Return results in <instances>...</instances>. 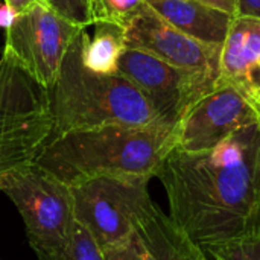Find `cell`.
<instances>
[{"mask_svg": "<svg viewBox=\"0 0 260 260\" xmlns=\"http://www.w3.org/2000/svg\"><path fill=\"white\" fill-rule=\"evenodd\" d=\"M155 178L166 192L171 219L204 251L254 235L260 215V125L242 126L207 151L174 148Z\"/></svg>", "mask_w": 260, "mask_h": 260, "instance_id": "6da1fadb", "label": "cell"}, {"mask_svg": "<svg viewBox=\"0 0 260 260\" xmlns=\"http://www.w3.org/2000/svg\"><path fill=\"white\" fill-rule=\"evenodd\" d=\"M175 145L172 126L108 125L49 139L35 163L67 186L101 175L151 180Z\"/></svg>", "mask_w": 260, "mask_h": 260, "instance_id": "7a4b0ae2", "label": "cell"}, {"mask_svg": "<svg viewBox=\"0 0 260 260\" xmlns=\"http://www.w3.org/2000/svg\"><path fill=\"white\" fill-rule=\"evenodd\" d=\"M84 32L69 47L58 78L47 90L53 117L50 139L108 125H166L148 98L129 79L120 73H94L84 66Z\"/></svg>", "mask_w": 260, "mask_h": 260, "instance_id": "3957f363", "label": "cell"}, {"mask_svg": "<svg viewBox=\"0 0 260 260\" xmlns=\"http://www.w3.org/2000/svg\"><path fill=\"white\" fill-rule=\"evenodd\" d=\"M0 192L17 207L37 260H70L76 219L67 184L34 161L3 174Z\"/></svg>", "mask_w": 260, "mask_h": 260, "instance_id": "277c9868", "label": "cell"}, {"mask_svg": "<svg viewBox=\"0 0 260 260\" xmlns=\"http://www.w3.org/2000/svg\"><path fill=\"white\" fill-rule=\"evenodd\" d=\"M87 26L90 23L85 17L55 0L37 2L8 24L3 55L41 88L49 90L69 47Z\"/></svg>", "mask_w": 260, "mask_h": 260, "instance_id": "5b68a950", "label": "cell"}, {"mask_svg": "<svg viewBox=\"0 0 260 260\" xmlns=\"http://www.w3.org/2000/svg\"><path fill=\"white\" fill-rule=\"evenodd\" d=\"M53 117L47 90L0 58V177L34 163L52 136Z\"/></svg>", "mask_w": 260, "mask_h": 260, "instance_id": "8992f818", "label": "cell"}, {"mask_svg": "<svg viewBox=\"0 0 260 260\" xmlns=\"http://www.w3.org/2000/svg\"><path fill=\"white\" fill-rule=\"evenodd\" d=\"M149 178L101 175L70 184L75 219L105 250L134 235V219L151 200Z\"/></svg>", "mask_w": 260, "mask_h": 260, "instance_id": "52a82bcc", "label": "cell"}, {"mask_svg": "<svg viewBox=\"0 0 260 260\" xmlns=\"http://www.w3.org/2000/svg\"><path fill=\"white\" fill-rule=\"evenodd\" d=\"M119 73L140 88L161 122L174 128L184 113L218 82L216 75L181 69L131 47H125L120 55Z\"/></svg>", "mask_w": 260, "mask_h": 260, "instance_id": "ba28073f", "label": "cell"}, {"mask_svg": "<svg viewBox=\"0 0 260 260\" xmlns=\"http://www.w3.org/2000/svg\"><path fill=\"white\" fill-rule=\"evenodd\" d=\"M259 123L251 104L235 87L216 82L178 122L175 148L187 152L207 151L242 126Z\"/></svg>", "mask_w": 260, "mask_h": 260, "instance_id": "9c48e42d", "label": "cell"}, {"mask_svg": "<svg viewBox=\"0 0 260 260\" xmlns=\"http://www.w3.org/2000/svg\"><path fill=\"white\" fill-rule=\"evenodd\" d=\"M125 47L148 52L172 66L219 76L221 47L178 30L148 3L123 27Z\"/></svg>", "mask_w": 260, "mask_h": 260, "instance_id": "30bf717a", "label": "cell"}, {"mask_svg": "<svg viewBox=\"0 0 260 260\" xmlns=\"http://www.w3.org/2000/svg\"><path fill=\"white\" fill-rule=\"evenodd\" d=\"M218 82L244 94L251 107L260 99V20L235 17L221 47Z\"/></svg>", "mask_w": 260, "mask_h": 260, "instance_id": "8fae6325", "label": "cell"}, {"mask_svg": "<svg viewBox=\"0 0 260 260\" xmlns=\"http://www.w3.org/2000/svg\"><path fill=\"white\" fill-rule=\"evenodd\" d=\"M134 235L145 260H212L152 200L137 213Z\"/></svg>", "mask_w": 260, "mask_h": 260, "instance_id": "7c38bea8", "label": "cell"}, {"mask_svg": "<svg viewBox=\"0 0 260 260\" xmlns=\"http://www.w3.org/2000/svg\"><path fill=\"white\" fill-rule=\"evenodd\" d=\"M146 3L178 30L206 44L222 46L235 18L198 0H146Z\"/></svg>", "mask_w": 260, "mask_h": 260, "instance_id": "4fadbf2b", "label": "cell"}, {"mask_svg": "<svg viewBox=\"0 0 260 260\" xmlns=\"http://www.w3.org/2000/svg\"><path fill=\"white\" fill-rule=\"evenodd\" d=\"M123 49V27L120 26L98 23L94 37H88V34L84 32L82 61L84 66L94 73H119V59Z\"/></svg>", "mask_w": 260, "mask_h": 260, "instance_id": "5bb4252c", "label": "cell"}, {"mask_svg": "<svg viewBox=\"0 0 260 260\" xmlns=\"http://www.w3.org/2000/svg\"><path fill=\"white\" fill-rule=\"evenodd\" d=\"M145 3L146 0H87V20L90 24L110 23L125 27Z\"/></svg>", "mask_w": 260, "mask_h": 260, "instance_id": "9a60e30c", "label": "cell"}, {"mask_svg": "<svg viewBox=\"0 0 260 260\" xmlns=\"http://www.w3.org/2000/svg\"><path fill=\"white\" fill-rule=\"evenodd\" d=\"M212 260H260V233L206 250Z\"/></svg>", "mask_w": 260, "mask_h": 260, "instance_id": "2e32d148", "label": "cell"}, {"mask_svg": "<svg viewBox=\"0 0 260 260\" xmlns=\"http://www.w3.org/2000/svg\"><path fill=\"white\" fill-rule=\"evenodd\" d=\"M70 260H105L102 248L98 245L90 232L79 222L75 225Z\"/></svg>", "mask_w": 260, "mask_h": 260, "instance_id": "e0dca14e", "label": "cell"}, {"mask_svg": "<svg viewBox=\"0 0 260 260\" xmlns=\"http://www.w3.org/2000/svg\"><path fill=\"white\" fill-rule=\"evenodd\" d=\"M102 251L105 260H145L136 235H133L128 241L108 247Z\"/></svg>", "mask_w": 260, "mask_h": 260, "instance_id": "ac0fdd59", "label": "cell"}, {"mask_svg": "<svg viewBox=\"0 0 260 260\" xmlns=\"http://www.w3.org/2000/svg\"><path fill=\"white\" fill-rule=\"evenodd\" d=\"M236 17H251L260 20V0H235Z\"/></svg>", "mask_w": 260, "mask_h": 260, "instance_id": "d6986e66", "label": "cell"}, {"mask_svg": "<svg viewBox=\"0 0 260 260\" xmlns=\"http://www.w3.org/2000/svg\"><path fill=\"white\" fill-rule=\"evenodd\" d=\"M37 2H43V0H5V5L9 8V11L15 17V15L21 14L24 9H27L30 5H34Z\"/></svg>", "mask_w": 260, "mask_h": 260, "instance_id": "ffe728a7", "label": "cell"}, {"mask_svg": "<svg viewBox=\"0 0 260 260\" xmlns=\"http://www.w3.org/2000/svg\"><path fill=\"white\" fill-rule=\"evenodd\" d=\"M198 2H203L206 5L218 8V9L225 11V12H229V14L236 17V3H235V0H198Z\"/></svg>", "mask_w": 260, "mask_h": 260, "instance_id": "44dd1931", "label": "cell"}, {"mask_svg": "<svg viewBox=\"0 0 260 260\" xmlns=\"http://www.w3.org/2000/svg\"><path fill=\"white\" fill-rule=\"evenodd\" d=\"M253 108H254V111H256V116H257V122H259L260 125V99L253 105Z\"/></svg>", "mask_w": 260, "mask_h": 260, "instance_id": "7402d4cb", "label": "cell"}, {"mask_svg": "<svg viewBox=\"0 0 260 260\" xmlns=\"http://www.w3.org/2000/svg\"><path fill=\"white\" fill-rule=\"evenodd\" d=\"M256 233H260V215H259V222H257V230H256Z\"/></svg>", "mask_w": 260, "mask_h": 260, "instance_id": "603a6c76", "label": "cell"}, {"mask_svg": "<svg viewBox=\"0 0 260 260\" xmlns=\"http://www.w3.org/2000/svg\"><path fill=\"white\" fill-rule=\"evenodd\" d=\"M85 2H87V0H85Z\"/></svg>", "mask_w": 260, "mask_h": 260, "instance_id": "cb8c5ba5", "label": "cell"}]
</instances>
